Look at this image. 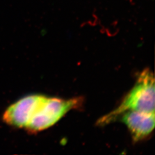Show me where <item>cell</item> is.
Wrapping results in <instances>:
<instances>
[{"label": "cell", "instance_id": "3957f363", "mask_svg": "<svg viewBox=\"0 0 155 155\" xmlns=\"http://www.w3.org/2000/svg\"><path fill=\"white\" fill-rule=\"evenodd\" d=\"M45 97L41 95H32L22 98L10 106L5 111L4 121L13 127L25 128Z\"/></svg>", "mask_w": 155, "mask_h": 155}, {"label": "cell", "instance_id": "277c9868", "mask_svg": "<svg viewBox=\"0 0 155 155\" xmlns=\"http://www.w3.org/2000/svg\"><path fill=\"white\" fill-rule=\"evenodd\" d=\"M119 118L127 126L134 142L149 136L155 127V113L128 111Z\"/></svg>", "mask_w": 155, "mask_h": 155}, {"label": "cell", "instance_id": "6da1fadb", "mask_svg": "<svg viewBox=\"0 0 155 155\" xmlns=\"http://www.w3.org/2000/svg\"><path fill=\"white\" fill-rule=\"evenodd\" d=\"M155 78L153 72L145 68L139 75L132 90L114 110L101 117L97 122L104 126L114 122L123 113L128 111L155 113Z\"/></svg>", "mask_w": 155, "mask_h": 155}, {"label": "cell", "instance_id": "7a4b0ae2", "mask_svg": "<svg viewBox=\"0 0 155 155\" xmlns=\"http://www.w3.org/2000/svg\"><path fill=\"white\" fill-rule=\"evenodd\" d=\"M82 97L63 100L45 97L25 129L31 132L42 131L53 126L69 111L82 105Z\"/></svg>", "mask_w": 155, "mask_h": 155}]
</instances>
